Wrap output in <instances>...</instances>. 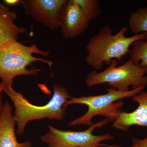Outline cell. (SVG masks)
I'll return each mask as SVG.
<instances>
[{
	"label": "cell",
	"instance_id": "1",
	"mask_svg": "<svg viewBox=\"0 0 147 147\" xmlns=\"http://www.w3.org/2000/svg\"><path fill=\"white\" fill-rule=\"evenodd\" d=\"M53 90L54 93L50 101L46 105L38 106L29 102L20 92L3 85V92L13 103L17 134H23L27 124L31 121L45 118L58 121L63 119L66 112L65 104L71 96L66 88L59 84H55Z\"/></svg>",
	"mask_w": 147,
	"mask_h": 147
},
{
	"label": "cell",
	"instance_id": "2",
	"mask_svg": "<svg viewBox=\"0 0 147 147\" xmlns=\"http://www.w3.org/2000/svg\"><path fill=\"white\" fill-rule=\"evenodd\" d=\"M128 28L123 27L116 34L108 25L102 27L99 32L92 37L87 44V63L95 70H100L104 64L110 65L114 59L119 62L128 53L130 46L139 40L147 39V33L142 32L127 37Z\"/></svg>",
	"mask_w": 147,
	"mask_h": 147
},
{
	"label": "cell",
	"instance_id": "3",
	"mask_svg": "<svg viewBox=\"0 0 147 147\" xmlns=\"http://www.w3.org/2000/svg\"><path fill=\"white\" fill-rule=\"evenodd\" d=\"M50 52L40 50L36 44L26 46L16 40H11L0 46V78L1 83L8 88H13V79L21 75L37 76L40 69L35 67L27 69L36 61L45 63L52 70L54 63L41 58L35 57L34 54L44 57L50 56Z\"/></svg>",
	"mask_w": 147,
	"mask_h": 147
},
{
	"label": "cell",
	"instance_id": "4",
	"mask_svg": "<svg viewBox=\"0 0 147 147\" xmlns=\"http://www.w3.org/2000/svg\"><path fill=\"white\" fill-rule=\"evenodd\" d=\"M118 62L113 60L106 69L97 72L94 70L87 75L85 83L87 86L92 87L107 83L119 91L129 90L131 86L136 89L147 86V67H142L134 63L131 59L119 66Z\"/></svg>",
	"mask_w": 147,
	"mask_h": 147
},
{
	"label": "cell",
	"instance_id": "5",
	"mask_svg": "<svg viewBox=\"0 0 147 147\" xmlns=\"http://www.w3.org/2000/svg\"><path fill=\"white\" fill-rule=\"evenodd\" d=\"M146 87H142L127 91L121 92L114 88L108 89V92L104 94L92 96L71 97L65 104L67 108L72 104H84L88 107V111L83 115L70 121L69 126L89 125L92 124V119L95 116L101 115L109 119L112 115L121 106L122 102L116 103L117 100L132 98L143 91Z\"/></svg>",
	"mask_w": 147,
	"mask_h": 147
},
{
	"label": "cell",
	"instance_id": "6",
	"mask_svg": "<svg viewBox=\"0 0 147 147\" xmlns=\"http://www.w3.org/2000/svg\"><path fill=\"white\" fill-rule=\"evenodd\" d=\"M110 120L106 118L93 123L88 128L82 131L63 130L48 125V132L40 137L41 142L47 147H100L108 145L101 144L103 141L114 139L115 137L109 134L94 135L93 131L109 123Z\"/></svg>",
	"mask_w": 147,
	"mask_h": 147
},
{
	"label": "cell",
	"instance_id": "7",
	"mask_svg": "<svg viewBox=\"0 0 147 147\" xmlns=\"http://www.w3.org/2000/svg\"><path fill=\"white\" fill-rule=\"evenodd\" d=\"M67 0H20L25 13L51 30L60 28L61 13Z\"/></svg>",
	"mask_w": 147,
	"mask_h": 147
},
{
	"label": "cell",
	"instance_id": "8",
	"mask_svg": "<svg viewBox=\"0 0 147 147\" xmlns=\"http://www.w3.org/2000/svg\"><path fill=\"white\" fill-rule=\"evenodd\" d=\"M89 20L73 0H67L61 13L60 28L65 38L79 36L86 31Z\"/></svg>",
	"mask_w": 147,
	"mask_h": 147
},
{
	"label": "cell",
	"instance_id": "9",
	"mask_svg": "<svg viewBox=\"0 0 147 147\" xmlns=\"http://www.w3.org/2000/svg\"><path fill=\"white\" fill-rule=\"evenodd\" d=\"M139 104L138 108L130 113L118 110L113 114L111 121L113 127L118 130L127 131L133 125L147 128V91H142L132 98Z\"/></svg>",
	"mask_w": 147,
	"mask_h": 147
},
{
	"label": "cell",
	"instance_id": "10",
	"mask_svg": "<svg viewBox=\"0 0 147 147\" xmlns=\"http://www.w3.org/2000/svg\"><path fill=\"white\" fill-rule=\"evenodd\" d=\"M12 105L8 102L4 103L0 118V147H32L31 142L20 143L15 134L16 125Z\"/></svg>",
	"mask_w": 147,
	"mask_h": 147
},
{
	"label": "cell",
	"instance_id": "11",
	"mask_svg": "<svg viewBox=\"0 0 147 147\" xmlns=\"http://www.w3.org/2000/svg\"><path fill=\"white\" fill-rule=\"evenodd\" d=\"M17 18L15 10L0 2V46L11 40H17L20 35L27 32L26 28L16 25Z\"/></svg>",
	"mask_w": 147,
	"mask_h": 147
},
{
	"label": "cell",
	"instance_id": "12",
	"mask_svg": "<svg viewBox=\"0 0 147 147\" xmlns=\"http://www.w3.org/2000/svg\"><path fill=\"white\" fill-rule=\"evenodd\" d=\"M129 27L134 35L147 33V6L140 7L131 13L129 19Z\"/></svg>",
	"mask_w": 147,
	"mask_h": 147
},
{
	"label": "cell",
	"instance_id": "13",
	"mask_svg": "<svg viewBox=\"0 0 147 147\" xmlns=\"http://www.w3.org/2000/svg\"><path fill=\"white\" fill-rule=\"evenodd\" d=\"M132 45L129 53L130 59L142 67H147V39L137 40Z\"/></svg>",
	"mask_w": 147,
	"mask_h": 147
},
{
	"label": "cell",
	"instance_id": "14",
	"mask_svg": "<svg viewBox=\"0 0 147 147\" xmlns=\"http://www.w3.org/2000/svg\"><path fill=\"white\" fill-rule=\"evenodd\" d=\"M81 9L89 21L97 18L102 12L98 0H73Z\"/></svg>",
	"mask_w": 147,
	"mask_h": 147
},
{
	"label": "cell",
	"instance_id": "15",
	"mask_svg": "<svg viewBox=\"0 0 147 147\" xmlns=\"http://www.w3.org/2000/svg\"><path fill=\"white\" fill-rule=\"evenodd\" d=\"M130 147H147V137L143 139L133 138L132 145Z\"/></svg>",
	"mask_w": 147,
	"mask_h": 147
},
{
	"label": "cell",
	"instance_id": "16",
	"mask_svg": "<svg viewBox=\"0 0 147 147\" xmlns=\"http://www.w3.org/2000/svg\"><path fill=\"white\" fill-rule=\"evenodd\" d=\"M3 2L5 5L13 6L20 3V0H5L3 1Z\"/></svg>",
	"mask_w": 147,
	"mask_h": 147
},
{
	"label": "cell",
	"instance_id": "17",
	"mask_svg": "<svg viewBox=\"0 0 147 147\" xmlns=\"http://www.w3.org/2000/svg\"><path fill=\"white\" fill-rule=\"evenodd\" d=\"M3 85L1 84H0V118L2 112L4 105L3 103L1 96V92H3Z\"/></svg>",
	"mask_w": 147,
	"mask_h": 147
},
{
	"label": "cell",
	"instance_id": "18",
	"mask_svg": "<svg viewBox=\"0 0 147 147\" xmlns=\"http://www.w3.org/2000/svg\"><path fill=\"white\" fill-rule=\"evenodd\" d=\"M122 147L121 146H108L107 147Z\"/></svg>",
	"mask_w": 147,
	"mask_h": 147
},
{
	"label": "cell",
	"instance_id": "19",
	"mask_svg": "<svg viewBox=\"0 0 147 147\" xmlns=\"http://www.w3.org/2000/svg\"></svg>",
	"mask_w": 147,
	"mask_h": 147
}]
</instances>
